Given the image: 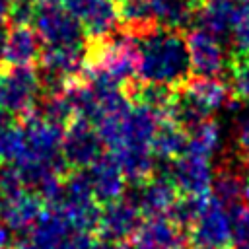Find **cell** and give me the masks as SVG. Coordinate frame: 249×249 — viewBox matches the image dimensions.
<instances>
[{"instance_id":"obj_1","label":"cell","mask_w":249,"mask_h":249,"mask_svg":"<svg viewBox=\"0 0 249 249\" xmlns=\"http://www.w3.org/2000/svg\"><path fill=\"white\" fill-rule=\"evenodd\" d=\"M138 74L142 84L181 88L191 78V62L185 37L179 31L156 27L138 37Z\"/></svg>"},{"instance_id":"obj_2","label":"cell","mask_w":249,"mask_h":249,"mask_svg":"<svg viewBox=\"0 0 249 249\" xmlns=\"http://www.w3.org/2000/svg\"><path fill=\"white\" fill-rule=\"evenodd\" d=\"M25 142H27V158L21 161H39L45 165L54 167L56 171H64V160H62V136H64V126H58L45 117H41L35 109L23 117L21 123ZM18 163V165H21Z\"/></svg>"},{"instance_id":"obj_3","label":"cell","mask_w":249,"mask_h":249,"mask_svg":"<svg viewBox=\"0 0 249 249\" xmlns=\"http://www.w3.org/2000/svg\"><path fill=\"white\" fill-rule=\"evenodd\" d=\"M39 91L41 80L33 66L6 68L0 76V109L14 117H25L37 107Z\"/></svg>"},{"instance_id":"obj_4","label":"cell","mask_w":249,"mask_h":249,"mask_svg":"<svg viewBox=\"0 0 249 249\" xmlns=\"http://www.w3.org/2000/svg\"><path fill=\"white\" fill-rule=\"evenodd\" d=\"M189 239L202 249H228L233 241L230 208L216 200L210 193L200 214L189 228Z\"/></svg>"},{"instance_id":"obj_5","label":"cell","mask_w":249,"mask_h":249,"mask_svg":"<svg viewBox=\"0 0 249 249\" xmlns=\"http://www.w3.org/2000/svg\"><path fill=\"white\" fill-rule=\"evenodd\" d=\"M35 31L47 47H70L86 45V27L84 23L70 14L64 6H39L35 16Z\"/></svg>"},{"instance_id":"obj_6","label":"cell","mask_w":249,"mask_h":249,"mask_svg":"<svg viewBox=\"0 0 249 249\" xmlns=\"http://www.w3.org/2000/svg\"><path fill=\"white\" fill-rule=\"evenodd\" d=\"M191 74L200 78H218L224 70H228L231 56L224 49V41L210 35L200 27H193L185 35Z\"/></svg>"},{"instance_id":"obj_7","label":"cell","mask_w":249,"mask_h":249,"mask_svg":"<svg viewBox=\"0 0 249 249\" xmlns=\"http://www.w3.org/2000/svg\"><path fill=\"white\" fill-rule=\"evenodd\" d=\"M101 138L95 126L86 119H74L62 136V160L70 171H84L88 169L103 152H101Z\"/></svg>"},{"instance_id":"obj_8","label":"cell","mask_w":249,"mask_h":249,"mask_svg":"<svg viewBox=\"0 0 249 249\" xmlns=\"http://www.w3.org/2000/svg\"><path fill=\"white\" fill-rule=\"evenodd\" d=\"M171 181L179 189L181 195H191V196H204L212 193V167H210V158L200 156L196 152L185 150L179 158L171 160L169 173Z\"/></svg>"},{"instance_id":"obj_9","label":"cell","mask_w":249,"mask_h":249,"mask_svg":"<svg viewBox=\"0 0 249 249\" xmlns=\"http://www.w3.org/2000/svg\"><path fill=\"white\" fill-rule=\"evenodd\" d=\"M189 233L169 216L146 218L132 235V249H189Z\"/></svg>"},{"instance_id":"obj_10","label":"cell","mask_w":249,"mask_h":249,"mask_svg":"<svg viewBox=\"0 0 249 249\" xmlns=\"http://www.w3.org/2000/svg\"><path fill=\"white\" fill-rule=\"evenodd\" d=\"M140 218H142V212L138 210L134 200L119 198V200L107 202L101 208L95 231L105 241H124L134 235V231L142 224Z\"/></svg>"},{"instance_id":"obj_11","label":"cell","mask_w":249,"mask_h":249,"mask_svg":"<svg viewBox=\"0 0 249 249\" xmlns=\"http://www.w3.org/2000/svg\"><path fill=\"white\" fill-rule=\"evenodd\" d=\"M64 8L84 23L91 39L113 33L119 23L117 4L113 0H64Z\"/></svg>"},{"instance_id":"obj_12","label":"cell","mask_w":249,"mask_h":249,"mask_svg":"<svg viewBox=\"0 0 249 249\" xmlns=\"http://www.w3.org/2000/svg\"><path fill=\"white\" fill-rule=\"evenodd\" d=\"M179 196H181L179 189L175 187L171 177L165 173V175H152L148 181L138 185L134 202L146 218L169 216Z\"/></svg>"},{"instance_id":"obj_13","label":"cell","mask_w":249,"mask_h":249,"mask_svg":"<svg viewBox=\"0 0 249 249\" xmlns=\"http://www.w3.org/2000/svg\"><path fill=\"white\" fill-rule=\"evenodd\" d=\"M43 214V198L35 191L21 189L0 198V222L10 231H29Z\"/></svg>"},{"instance_id":"obj_14","label":"cell","mask_w":249,"mask_h":249,"mask_svg":"<svg viewBox=\"0 0 249 249\" xmlns=\"http://www.w3.org/2000/svg\"><path fill=\"white\" fill-rule=\"evenodd\" d=\"M88 179L97 202L107 204L123 198L126 179L123 175L119 161L113 158V154H101L88 167Z\"/></svg>"},{"instance_id":"obj_15","label":"cell","mask_w":249,"mask_h":249,"mask_svg":"<svg viewBox=\"0 0 249 249\" xmlns=\"http://www.w3.org/2000/svg\"><path fill=\"white\" fill-rule=\"evenodd\" d=\"M41 53L43 41L39 33L29 25H16L8 31L0 60L6 64V68L33 66L41 58Z\"/></svg>"},{"instance_id":"obj_16","label":"cell","mask_w":249,"mask_h":249,"mask_svg":"<svg viewBox=\"0 0 249 249\" xmlns=\"http://www.w3.org/2000/svg\"><path fill=\"white\" fill-rule=\"evenodd\" d=\"M181 91L185 95H189L208 117L214 111H220L224 107H230L233 101L231 89L226 82H222L220 78H189L183 86Z\"/></svg>"},{"instance_id":"obj_17","label":"cell","mask_w":249,"mask_h":249,"mask_svg":"<svg viewBox=\"0 0 249 249\" xmlns=\"http://www.w3.org/2000/svg\"><path fill=\"white\" fill-rule=\"evenodd\" d=\"M237 2L239 0H206L198 6L195 19L196 27L208 31L210 35L218 37L220 41L231 37L233 21L237 16Z\"/></svg>"},{"instance_id":"obj_18","label":"cell","mask_w":249,"mask_h":249,"mask_svg":"<svg viewBox=\"0 0 249 249\" xmlns=\"http://www.w3.org/2000/svg\"><path fill=\"white\" fill-rule=\"evenodd\" d=\"M74 231L66 220L54 210H45L41 218L33 224V228L27 231L25 241L31 249H58V245L66 239V235Z\"/></svg>"},{"instance_id":"obj_19","label":"cell","mask_w":249,"mask_h":249,"mask_svg":"<svg viewBox=\"0 0 249 249\" xmlns=\"http://www.w3.org/2000/svg\"><path fill=\"white\" fill-rule=\"evenodd\" d=\"M212 196L228 208L249 204V177L230 167L220 169L212 181Z\"/></svg>"},{"instance_id":"obj_20","label":"cell","mask_w":249,"mask_h":249,"mask_svg":"<svg viewBox=\"0 0 249 249\" xmlns=\"http://www.w3.org/2000/svg\"><path fill=\"white\" fill-rule=\"evenodd\" d=\"M117 14H119V23L123 25V29L134 35L136 39L160 27L154 18L152 0H119Z\"/></svg>"},{"instance_id":"obj_21","label":"cell","mask_w":249,"mask_h":249,"mask_svg":"<svg viewBox=\"0 0 249 249\" xmlns=\"http://www.w3.org/2000/svg\"><path fill=\"white\" fill-rule=\"evenodd\" d=\"M27 158V142L21 123L14 115L0 109V160L8 163H21Z\"/></svg>"},{"instance_id":"obj_22","label":"cell","mask_w":249,"mask_h":249,"mask_svg":"<svg viewBox=\"0 0 249 249\" xmlns=\"http://www.w3.org/2000/svg\"><path fill=\"white\" fill-rule=\"evenodd\" d=\"M113 158L119 161L123 175L126 181L134 185H142L154 175V154L148 148H123L117 152H111Z\"/></svg>"},{"instance_id":"obj_23","label":"cell","mask_w":249,"mask_h":249,"mask_svg":"<svg viewBox=\"0 0 249 249\" xmlns=\"http://www.w3.org/2000/svg\"><path fill=\"white\" fill-rule=\"evenodd\" d=\"M156 23L163 29L179 31L193 21L195 4L191 0H152Z\"/></svg>"},{"instance_id":"obj_24","label":"cell","mask_w":249,"mask_h":249,"mask_svg":"<svg viewBox=\"0 0 249 249\" xmlns=\"http://www.w3.org/2000/svg\"><path fill=\"white\" fill-rule=\"evenodd\" d=\"M187 142H189L187 132L181 126L173 124L171 121L163 119L152 140V154L156 158L175 160L187 150Z\"/></svg>"},{"instance_id":"obj_25","label":"cell","mask_w":249,"mask_h":249,"mask_svg":"<svg viewBox=\"0 0 249 249\" xmlns=\"http://www.w3.org/2000/svg\"><path fill=\"white\" fill-rule=\"evenodd\" d=\"M187 136H189L187 150L196 152V154L206 156V158H212V154L220 146V126L210 119L202 121L198 126L189 130Z\"/></svg>"},{"instance_id":"obj_26","label":"cell","mask_w":249,"mask_h":249,"mask_svg":"<svg viewBox=\"0 0 249 249\" xmlns=\"http://www.w3.org/2000/svg\"><path fill=\"white\" fill-rule=\"evenodd\" d=\"M230 89L233 99L249 103V53L231 54L230 60Z\"/></svg>"},{"instance_id":"obj_27","label":"cell","mask_w":249,"mask_h":249,"mask_svg":"<svg viewBox=\"0 0 249 249\" xmlns=\"http://www.w3.org/2000/svg\"><path fill=\"white\" fill-rule=\"evenodd\" d=\"M230 41L233 45V54L249 53V0L237 2V16L233 21Z\"/></svg>"},{"instance_id":"obj_28","label":"cell","mask_w":249,"mask_h":249,"mask_svg":"<svg viewBox=\"0 0 249 249\" xmlns=\"http://www.w3.org/2000/svg\"><path fill=\"white\" fill-rule=\"evenodd\" d=\"M39 0H12L10 4V12H8V19L10 23L16 25H29L37 12H39Z\"/></svg>"},{"instance_id":"obj_29","label":"cell","mask_w":249,"mask_h":249,"mask_svg":"<svg viewBox=\"0 0 249 249\" xmlns=\"http://www.w3.org/2000/svg\"><path fill=\"white\" fill-rule=\"evenodd\" d=\"M21 189H25V183H23L19 169L14 163L0 165V198L16 195Z\"/></svg>"},{"instance_id":"obj_30","label":"cell","mask_w":249,"mask_h":249,"mask_svg":"<svg viewBox=\"0 0 249 249\" xmlns=\"http://www.w3.org/2000/svg\"><path fill=\"white\" fill-rule=\"evenodd\" d=\"M230 216H231L233 241L237 243L249 241V204H239L230 208Z\"/></svg>"},{"instance_id":"obj_31","label":"cell","mask_w":249,"mask_h":249,"mask_svg":"<svg viewBox=\"0 0 249 249\" xmlns=\"http://www.w3.org/2000/svg\"><path fill=\"white\" fill-rule=\"evenodd\" d=\"M95 241L86 231H70L66 239L58 245V249H93Z\"/></svg>"},{"instance_id":"obj_32","label":"cell","mask_w":249,"mask_h":249,"mask_svg":"<svg viewBox=\"0 0 249 249\" xmlns=\"http://www.w3.org/2000/svg\"><path fill=\"white\" fill-rule=\"evenodd\" d=\"M235 140H237V146L243 152H249V109L237 119V124H235Z\"/></svg>"},{"instance_id":"obj_33","label":"cell","mask_w":249,"mask_h":249,"mask_svg":"<svg viewBox=\"0 0 249 249\" xmlns=\"http://www.w3.org/2000/svg\"><path fill=\"white\" fill-rule=\"evenodd\" d=\"M93 249H132L130 245H126L124 241H99L93 245Z\"/></svg>"},{"instance_id":"obj_34","label":"cell","mask_w":249,"mask_h":249,"mask_svg":"<svg viewBox=\"0 0 249 249\" xmlns=\"http://www.w3.org/2000/svg\"><path fill=\"white\" fill-rule=\"evenodd\" d=\"M10 247V230L0 222V249H8Z\"/></svg>"},{"instance_id":"obj_35","label":"cell","mask_w":249,"mask_h":249,"mask_svg":"<svg viewBox=\"0 0 249 249\" xmlns=\"http://www.w3.org/2000/svg\"><path fill=\"white\" fill-rule=\"evenodd\" d=\"M10 4H12V0H0V21H4L8 18Z\"/></svg>"},{"instance_id":"obj_36","label":"cell","mask_w":249,"mask_h":249,"mask_svg":"<svg viewBox=\"0 0 249 249\" xmlns=\"http://www.w3.org/2000/svg\"><path fill=\"white\" fill-rule=\"evenodd\" d=\"M6 37H8V29H6V23L0 21V54L4 51V45H6Z\"/></svg>"},{"instance_id":"obj_37","label":"cell","mask_w":249,"mask_h":249,"mask_svg":"<svg viewBox=\"0 0 249 249\" xmlns=\"http://www.w3.org/2000/svg\"><path fill=\"white\" fill-rule=\"evenodd\" d=\"M39 4H45V6H64V0H39Z\"/></svg>"},{"instance_id":"obj_38","label":"cell","mask_w":249,"mask_h":249,"mask_svg":"<svg viewBox=\"0 0 249 249\" xmlns=\"http://www.w3.org/2000/svg\"><path fill=\"white\" fill-rule=\"evenodd\" d=\"M243 167H245V175L249 177V152H243Z\"/></svg>"},{"instance_id":"obj_39","label":"cell","mask_w":249,"mask_h":249,"mask_svg":"<svg viewBox=\"0 0 249 249\" xmlns=\"http://www.w3.org/2000/svg\"><path fill=\"white\" fill-rule=\"evenodd\" d=\"M235 249H249V241H245V243H239Z\"/></svg>"},{"instance_id":"obj_40","label":"cell","mask_w":249,"mask_h":249,"mask_svg":"<svg viewBox=\"0 0 249 249\" xmlns=\"http://www.w3.org/2000/svg\"><path fill=\"white\" fill-rule=\"evenodd\" d=\"M191 2H193L195 6H200V4H202V2H206V0H191Z\"/></svg>"},{"instance_id":"obj_41","label":"cell","mask_w":249,"mask_h":249,"mask_svg":"<svg viewBox=\"0 0 249 249\" xmlns=\"http://www.w3.org/2000/svg\"><path fill=\"white\" fill-rule=\"evenodd\" d=\"M195 249H202V247H195Z\"/></svg>"},{"instance_id":"obj_42","label":"cell","mask_w":249,"mask_h":249,"mask_svg":"<svg viewBox=\"0 0 249 249\" xmlns=\"http://www.w3.org/2000/svg\"><path fill=\"white\" fill-rule=\"evenodd\" d=\"M0 76H2V72H0Z\"/></svg>"}]
</instances>
